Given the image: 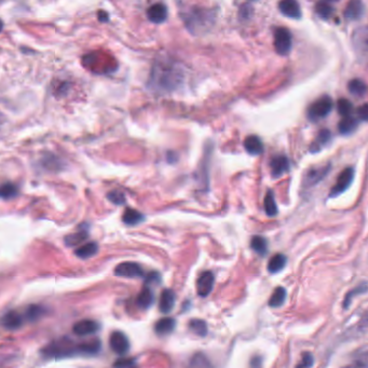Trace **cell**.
I'll use <instances>...</instances> for the list:
<instances>
[{
  "label": "cell",
  "mask_w": 368,
  "mask_h": 368,
  "mask_svg": "<svg viewBox=\"0 0 368 368\" xmlns=\"http://www.w3.org/2000/svg\"><path fill=\"white\" fill-rule=\"evenodd\" d=\"M132 365H135V362H134V360H130V359H122V360L117 361L114 364V366H121V367H125V366L128 367Z\"/></svg>",
  "instance_id": "cell-42"
},
{
  "label": "cell",
  "mask_w": 368,
  "mask_h": 368,
  "mask_svg": "<svg viewBox=\"0 0 368 368\" xmlns=\"http://www.w3.org/2000/svg\"><path fill=\"white\" fill-rule=\"evenodd\" d=\"M176 321L172 318H163L155 324V331L159 336L168 335L175 329Z\"/></svg>",
  "instance_id": "cell-19"
},
{
  "label": "cell",
  "mask_w": 368,
  "mask_h": 368,
  "mask_svg": "<svg viewBox=\"0 0 368 368\" xmlns=\"http://www.w3.org/2000/svg\"><path fill=\"white\" fill-rule=\"evenodd\" d=\"M98 250V245L96 242H87L86 244L82 245V246L76 249L75 254L77 255L81 259H86L90 257L94 256Z\"/></svg>",
  "instance_id": "cell-22"
},
{
  "label": "cell",
  "mask_w": 368,
  "mask_h": 368,
  "mask_svg": "<svg viewBox=\"0 0 368 368\" xmlns=\"http://www.w3.org/2000/svg\"><path fill=\"white\" fill-rule=\"evenodd\" d=\"M250 247L260 256H264L268 252V243L266 241L265 238L259 237V236H255L253 237L252 241H250Z\"/></svg>",
  "instance_id": "cell-26"
},
{
  "label": "cell",
  "mask_w": 368,
  "mask_h": 368,
  "mask_svg": "<svg viewBox=\"0 0 368 368\" xmlns=\"http://www.w3.org/2000/svg\"><path fill=\"white\" fill-rule=\"evenodd\" d=\"M146 282H148V283H159L160 282L159 274L156 273V272L150 273L149 276H148V278L146 279Z\"/></svg>",
  "instance_id": "cell-43"
},
{
  "label": "cell",
  "mask_w": 368,
  "mask_h": 368,
  "mask_svg": "<svg viewBox=\"0 0 368 368\" xmlns=\"http://www.w3.org/2000/svg\"><path fill=\"white\" fill-rule=\"evenodd\" d=\"M176 302V295L172 289H164L162 291L159 300V309L162 313H170Z\"/></svg>",
  "instance_id": "cell-17"
},
{
  "label": "cell",
  "mask_w": 368,
  "mask_h": 368,
  "mask_svg": "<svg viewBox=\"0 0 368 368\" xmlns=\"http://www.w3.org/2000/svg\"><path fill=\"white\" fill-rule=\"evenodd\" d=\"M144 219L145 216L141 212H138L134 208H126L123 213V216H122V220H123V223L127 226L138 225L143 223Z\"/></svg>",
  "instance_id": "cell-20"
},
{
  "label": "cell",
  "mask_w": 368,
  "mask_h": 368,
  "mask_svg": "<svg viewBox=\"0 0 368 368\" xmlns=\"http://www.w3.org/2000/svg\"><path fill=\"white\" fill-rule=\"evenodd\" d=\"M348 87L349 92L356 97H363L368 91L367 85L365 84L364 81H362L360 79H353L350 81Z\"/></svg>",
  "instance_id": "cell-25"
},
{
  "label": "cell",
  "mask_w": 368,
  "mask_h": 368,
  "mask_svg": "<svg viewBox=\"0 0 368 368\" xmlns=\"http://www.w3.org/2000/svg\"><path fill=\"white\" fill-rule=\"evenodd\" d=\"M99 330V324L93 320H81L73 327L74 334L80 337L96 334Z\"/></svg>",
  "instance_id": "cell-11"
},
{
  "label": "cell",
  "mask_w": 368,
  "mask_h": 368,
  "mask_svg": "<svg viewBox=\"0 0 368 368\" xmlns=\"http://www.w3.org/2000/svg\"><path fill=\"white\" fill-rule=\"evenodd\" d=\"M244 148L249 155L258 156L264 151V144H262L261 139L258 136L250 135L245 138Z\"/></svg>",
  "instance_id": "cell-18"
},
{
  "label": "cell",
  "mask_w": 368,
  "mask_h": 368,
  "mask_svg": "<svg viewBox=\"0 0 368 368\" xmlns=\"http://www.w3.org/2000/svg\"><path fill=\"white\" fill-rule=\"evenodd\" d=\"M109 347L118 355H125L130 349V341L121 331H114L109 337Z\"/></svg>",
  "instance_id": "cell-8"
},
{
  "label": "cell",
  "mask_w": 368,
  "mask_h": 368,
  "mask_svg": "<svg viewBox=\"0 0 368 368\" xmlns=\"http://www.w3.org/2000/svg\"><path fill=\"white\" fill-rule=\"evenodd\" d=\"M353 178H354L353 168H351V167L346 168V170H344L339 175V176H338L337 182H336L335 186L331 188L329 196L330 197H337V196H339L340 194H342V192L346 191L350 187V185H351V183L353 182Z\"/></svg>",
  "instance_id": "cell-9"
},
{
  "label": "cell",
  "mask_w": 368,
  "mask_h": 368,
  "mask_svg": "<svg viewBox=\"0 0 368 368\" xmlns=\"http://www.w3.org/2000/svg\"><path fill=\"white\" fill-rule=\"evenodd\" d=\"M331 138V134L328 130H322L318 135V141H317V144H314V147H315V150H318L319 145H325L328 143L330 141Z\"/></svg>",
  "instance_id": "cell-37"
},
{
  "label": "cell",
  "mask_w": 368,
  "mask_h": 368,
  "mask_svg": "<svg viewBox=\"0 0 368 368\" xmlns=\"http://www.w3.org/2000/svg\"><path fill=\"white\" fill-rule=\"evenodd\" d=\"M337 109H338V113H339V115H341L342 117H347V116H351L353 106H352L351 102L348 101V99L341 98L338 101Z\"/></svg>",
  "instance_id": "cell-35"
},
{
  "label": "cell",
  "mask_w": 368,
  "mask_h": 368,
  "mask_svg": "<svg viewBox=\"0 0 368 368\" xmlns=\"http://www.w3.org/2000/svg\"><path fill=\"white\" fill-rule=\"evenodd\" d=\"M327 1H329V2L330 1H338V0H327Z\"/></svg>",
  "instance_id": "cell-47"
},
{
  "label": "cell",
  "mask_w": 368,
  "mask_h": 368,
  "mask_svg": "<svg viewBox=\"0 0 368 368\" xmlns=\"http://www.w3.org/2000/svg\"><path fill=\"white\" fill-rule=\"evenodd\" d=\"M107 198L110 202H113L114 204H116V205H122V204L125 203L124 195L118 190H114L112 192H109V194L107 195Z\"/></svg>",
  "instance_id": "cell-36"
},
{
  "label": "cell",
  "mask_w": 368,
  "mask_h": 368,
  "mask_svg": "<svg viewBox=\"0 0 368 368\" xmlns=\"http://www.w3.org/2000/svg\"><path fill=\"white\" fill-rule=\"evenodd\" d=\"M332 101L329 96H322L315 101L308 110L309 118L313 121L325 118L331 112Z\"/></svg>",
  "instance_id": "cell-3"
},
{
  "label": "cell",
  "mask_w": 368,
  "mask_h": 368,
  "mask_svg": "<svg viewBox=\"0 0 368 368\" xmlns=\"http://www.w3.org/2000/svg\"><path fill=\"white\" fill-rule=\"evenodd\" d=\"M208 20V12L200 9L191 10L189 11L188 14L185 15L186 25L189 27V29H191V32H194V29L196 28H203V26L207 24Z\"/></svg>",
  "instance_id": "cell-6"
},
{
  "label": "cell",
  "mask_w": 368,
  "mask_h": 368,
  "mask_svg": "<svg viewBox=\"0 0 368 368\" xmlns=\"http://www.w3.org/2000/svg\"><path fill=\"white\" fill-rule=\"evenodd\" d=\"M214 282L215 278L214 274L211 271H205L203 272L200 277H199L197 281V290L198 295L201 297H206L209 294L214 287Z\"/></svg>",
  "instance_id": "cell-10"
},
{
  "label": "cell",
  "mask_w": 368,
  "mask_h": 368,
  "mask_svg": "<svg viewBox=\"0 0 368 368\" xmlns=\"http://www.w3.org/2000/svg\"><path fill=\"white\" fill-rule=\"evenodd\" d=\"M359 118L362 121H367L368 122V103L362 105V106L358 110Z\"/></svg>",
  "instance_id": "cell-41"
},
{
  "label": "cell",
  "mask_w": 368,
  "mask_h": 368,
  "mask_svg": "<svg viewBox=\"0 0 368 368\" xmlns=\"http://www.w3.org/2000/svg\"><path fill=\"white\" fill-rule=\"evenodd\" d=\"M147 17L150 22L156 23V24H160L163 23L167 17V10L164 4L162 3H156L147 10Z\"/></svg>",
  "instance_id": "cell-16"
},
{
  "label": "cell",
  "mask_w": 368,
  "mask_h": 368,
  "mask_svg": "<svg viewBox=\"0 0 368 368\" xmlns=\"http://www.w3.org/2000/svg\"><path fill=\"white\" fill-rule=\"evenodd\" d=\"M0 196L3 200H9V199H13L17 196V188L16 186L12 183H5L1 186V190H0Z\"/></svg>",
  "instance_id": "cell-34"
},
{
  "label": "cell",
  "mask_w": 368,
  "mask_h": 368,
  "mask_svg": "<svg viewBox=\"0 0 368 368\" xmlns=\"http://www.w3.org/2000/svg\"><path fill=\"white\" fill-rule=\"evenodd\" d=\"M286 299V290L284 287H278L276 290L273 291V294L271 295L270 299H269V306L271 308H279L281 307L283 303L285 302Z\"/></svg>",
  "instance_id": "cell-27"
},
{
  "label": "cell",
  "mask_w": 368,
  "mask_h": 368,
  "mask_svg": "<svg viewBox=\"0 0 368 368\" xmlns=\"http://www.w3.org/2000/svg\"><path fill=\"white\" fill-rule=\"evenodd\" d=\"M44 314V308L41 306H37V305H33L29 306L26 311L24 317L29 322H36L40 318H42Z\"/></svg>",
  "instance_id": "cell-28"
},
{
  "label": "cell",
  "mask_w": 368,
  "mask_h": 368,
  "mask_svg": "<svg viewBox=\"0 0 368 368\" xmlns=\"http://www.w3.org/2000/svg\"><path fill=\"white\" fill-rule=\"evenodd\" d=\"M314 364V359H313V355L311 353H305L302 355L301 358V362L299 364H298L297 366L298 367H311L312 365Z\"/></svg>",
  "instance_id": "cell-38"
},
{
  "label": "cell",
  "mask_w": 368,
  "mask_h": 368,
  "mask_svg": "<svg viewBox=\"0 0 368 368\" xmlns=\"http://www.w3.org/2000/svg\"><path fill=\"white\" fill-rule=\"evenodd\" d=\"M274 49L280 55H287L291 50V35L288 29L279 27L274 32Z\"/></svg>",
  "instance_id": "cell-4"
},
{
  "label": "cell",
  "mask_w": 368,
  "mask_h": 368,
  "mask_svg": "<svg viewBox=\"0 0 368 368\" xmlns=\"http://www.w3.org/2000/svg\"><path fill=\"white\" fill-rule=\"evenodd\" d=\"M102 344L98 339L82 341L78 344L73 343L68 338H62L58 341L51 342L46 346L42 352L49 358H68V356L95 355L101 351Z\"/></svg>",
  "instance_id": "cell-1"
},
{
  "label": "cell",
  "mask_w": 368,
  "mask_h": 368,
  "mask_svg": "<svg viewBox=\"0 0 368 368\" xmlns=\"http://www.w3.org/2000/svg\"><path fill=\"white\" fill-rule=\"evenodd\" d=\"M271 173L272 176L274 178L281 177L285 173H287L289 171V160L287 159V157H285L283 155H279V156H274L271 162Z\"/></svg>",
  "instance_id": "cell-12"
},
{
  "label": "cell",
  "mask_w": 368,
  "mask_h": 368,
  "mask_svg": "<svg viewBox=\"0 0 368 368\" xmlns=\"http://www.w3.org/2000/svg\"><path fill=\"white\" fill-rule=\"evenodd\" d=\"M115 276L120 278H141L144 276V270L137 262L125 261L121 262L115 268Z\"/></svg>",
  "instance_id": "cell-5"
},
{
  "label": "cell",
  "mask_w": 368,
  "mask_h": 368,
  "mask_svg": "<svg viewBox=\"0 0 368 368\" xmlns=\"http://www.w3.org/2000/svg\"><path fill=\"white\" fill-rule=\"evenodd\" d=\"M353 366L356 367H368V351L360 354L358 358L355 359Z\"/></svg>",
  "instance_id": "cell-39"
},
{
  "label": "cell",
  "mask_w": 368,
  "mask_h": 368,
  "mask_svg": "<svg viewBox=\"0 0 368 368\" xmlns=\"http://www.w3.org/2000/svg\"><path fill=\"white\" fill-rule=\"evenodd\" d=\"M183 73L175 64L158 62L151 72L149 85L156 91L172 92L182 83Z\"/></svg>",
  "instance_id": "cell-2"
},
{
  "label": "cell",
  "mask_w": 368,
  "mask_h": 368,
  "mask_svg": "<svg viewBox=\"0 0 368 368\" xmlns=\"http://www.w3.org/2000/svg\"><path fill=\"white\" fill-rule=\"evenodd\" d=\"M363 327L366 329H368V317L365 319V322L363 323Z\"/></svg>",
  "instance_id": "cell-46"
},
{
  "label": "cell",
  "mask_w": 368,
  "mask_h": 368,
  "mask_svg": "<svg viewBox=\"0 0 368 368\" xmlns=\"http://www.w3.org/2000/svg\"><path fill=\"white\" fill-rule=\"evenodd\" d=\"M189 328L200 337H204L207 334V325L203 320H191L189 322Z\"/></svg>",
  "instance_id": "cell-30"
},
{
  "label": "cell",
  "mask_w": 368,
  "mask_h": 368,
  "mask_svg": "<svg viewBox=\"0 0 368 368\" xmlns=\"http://www.w3.org/2000/svg\"><path fill=\"white\" fill-rule=\"evenodd\" d=\"M86 238H87V231L79 230L77 232L73 233V235L67 236L64 241H65V244L67 245V246H77L78 244L86 240Z\"/></svg>",
  "instance_id": "cell-29"
},
{
  "label": "cell",
  "mask_w": 368,
  "mask_h": 368,
  "mask_svg": "<svg viewBox=\"0 0 368 368\" xmlns=\"http://www.w3.org/2000/svg\"><path fill=\"white\" fill-rule=\"evenodd\" d=\"M332 10L334 9H332L329 1H327V0L320 1L317 3V5H315V11H317V13L321 17H323V19H328L332 13Z\"/></svg>",
  "instance_id": "cell-33"
},
{
  "label": "cell",
  "mask_w": 368,
  "mask_h": 368,
  "mask_svg": "<svg viewBox=\"0 0 368 368\" xmlns=\"http://www.w3.org/2000/svg\"><path fill=\"white\" fill-rule=\"evenodd\" d=\"M330 165H323L320 167H314L309 170L302 179V186L305 188H311V187L319 184L329 172Z\"/></svg>",
  "instance_id": "cell-7"
},
{
  "label": "cell",
  "mask_w": 368,
  "mask_h": 368,
  "mask_svg": "<svg viewBox=\"0 0 368 368\" xmlns=\"http://www.w3.org/2000/svg\"><path fill=\"white\" fill-rule=\"evenodd\" d=\"M137 306L141 309H149L155 302V294L149 288H144L137 297Z\"/></svg>",
  "instance_id": "cell-21"
},
{
  "label": "cell",
  "mask_w": 368,
  "mask_h": 368,
  "mask_svg": "<svg viewBox=\"0 0 368 368\" xmlns=\"http://www.w3.org/2000/svg\"><path fill=\"white\" fill-rule=\"evenodd\" d=\"M191 365L192 366H207L209 364H208V361L206 360L205 356H204L201 353H198V354H196L195 358L192 359Z\"/></svg>",
  "instance_id": "cell-40"
},
{
  "label": "cell",
  "mask_w": 368,
  "mask_h": 368,
  "mask_svg": "<svg viewBox=\"0 0 368 368\" xmlns=\"http://www.w3.org/2000/svg\"><path fill=\"white\" fill-rule=\"evenodd\" d=\"M356 126H358V120L354 119L351 116H347L343 117L341 121L338 124V130L343 135H348V134H351Z\"/></svg>",
  "instance_id": "cell-23"
},
{
  "label": "cell",
  "mask_w": 368,
  "mask_h": 368,
  "mask_svg": "<svg viewBox=\"0 0 368 368\" xmlns=\"http://www.w3.org/2000/svg\"><path fill=\"white\" fill-rule=\"evenodd\" d=\"M279 8L280 11L289 19H299L301 16L300 5L297 0H281Z\"/></svg>",
  "instance_id": "cell-14"
},
{
  "label": "cell",
  "mask_w": 368,
  "mask_h": 368,
  "mask_svg": "<svg viewBox=\"0 0 368 368\" xmlns=\"http://www.w3.org/2000/svg\"><path fill=\"white\" fill-rule=\"evenodd\" d=\"M25 317H23L22 314L17 313L14 310L8 311L7 313L3 314L1 319V324L5 329L8 330H16L22 327L23 323H24Z\"/></svg>",
  "instance_id": "cell-13"
},
{
  "label": "cell",
  "mask_w": 368,
  "mask_h": 368,
  "mask_svg": "<svg viewBox=\"0 0 368 368\" xmlns=\"http://www.w3.org/2000/svg\"><path fill=\"white\" fill-rule=\"evenodd\" d=\"M98 20L101 22H107L108 21V14L104 11H99L98 12Z\"/></svg>",
  "instance_id": "cell-44"
},
{
  "label": "cell",
  "mask_w": 368,
  "mask_h": 368,
  "mask_svg": "<svg viewBox=\"0 0 368 368\" xmlns=\"http://www.w3.org/2000/svg\"><path fill=\"white\" fill-rule=\"evenodd\" d=\"M364 14V4L361 0H350L346 9L344 17L350 21H358Z\"/></svg>",
  "instance_id": "cell-15"
},
{
  "label": "cell",
  "mask_w": 368,
  "mask_h": 368,
  "mask_svg": "<svg viewBox=\"0 0 368 368\" xmlns=\"http://www.w3.org/2000/svg\"><path fill=\"white\" fill-rule=\"evenodd\" d=\"M250 365H252V366H260L261 365V360H260V358H254L253 360H252V363H250Z\"/></svg>",
  "instance_id": "cell-45"
},
{
  "label": "cell",
  "mask_w": 368,
  "mask_h": 368,
  "mask_svg": "<svg viewBox=\"0 0 368 368\" xmlns=\"http://www.w3.org/2000/svg\"><path fill=\"white\" fill-rule=\"evenodd\" d=\"M286 262H287V258L282 254H277L274 255L272 258L268 262V271L270 273H278L281 271L285 267Z\"/></svg>",
  "instance_id": "cell-24"
},
{
  "label": "cell",
  "mask_w": 368,
  "mask_h": 368,
  "mask_svg": "<svg viewBox=\"0 0 368 368\" xmlns=\"http://www.w3.org/2000/svg\"><path fill=\"white\" fill-rule=\"evenodd\" d=\"M367 290H368V285L365 284V283L361 284L360 286H358V287H355V288L352 289V290H350L349 293L347 294L346 298H344V301H343V308H344V309H347L350 305H351L352 299H353V298H354L355 296H359V295H361V294H364V293H366Z\"/></svg>",
  "instance_id": "cell-31"
},
{
  "label": "cell",
  "mask_w": 368,
  "mask_h": 368,
  "mask_svg": "<svg viewBox=\"0 0 368 368\" xmlns=\"http://www.w3.org/2000/svg\"><path fill=\"white\" fill-rule=\"evenodd\" d=\"M265 211L268 216H276L278 214L277 202L271 191H268L265 198Z\"/></svg>",
  "instance_id": "cell-32"
}]
</instances>
